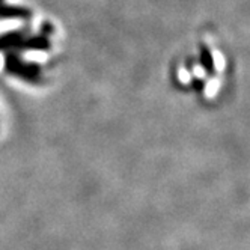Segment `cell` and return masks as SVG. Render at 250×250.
Listing matches in <instances>:
<instances>
[{
    "label": "cell",
    "instance_id": "1",
    "mask_svg": "<svg viewBox=\"0 0 250 250\" xmlns=\"http://www.w3.org/2000/svg\"><path fill=\"white\" fill-rule=\"evenodd\" d=\"M51 47L48 33L42 32L37 37H26L21 32H8L0 35V50L12 51V50H38L47 51Z\"/></svg>",
    "mask_w": 250,
    "mask_h": 250
},
{
    "label": "cell",
    "instance_id": "2",
    "mask_svg": "<svg viewBox=\"0 0 250 250\" xmlns=\"http://www.w3.org/2000/svg\"><path fill=\"white\" fill-rule=\"evenodd\" d=\"M5 71L29 83H38L42 77L40 65L21 59L17 53H8L5 56Z\"/></svg>",
    "mask_w": 250,
    "mask_h": 250
},
{
    "label": "cell",
    "instance_id": "3",
    "mask_svg": "<svg viewBox=\"0 0 250 250\" xmlns=\"http://www.w3.org/2000/svg\"><path fill=\"white\" fill-rule=\"evenodd\" d=\"M0 17L2 19H29L30 12L24 8L9 6L5 3V0H0Z\"/></svg>",
    "mask_w": 250,
    "mask_h": 250
},
{
    "label": "cell",
    "instance_id": "4",
    "mask_svg": "<svg viewBox=\"0 0 250 250\" xmlns=\"http://www.w3.org/2000/svg\"><path fill=\"white\" fill-rule=\"evenodd\" d=\"M199 61L202 68L207 71L208 74H212L216 71V63H214V58L212 53L209 51V48L207 45H201V53H199Z\"/></svg>",
    "mask_w": 250,
    "mask_h": 250
}]
</instances>
